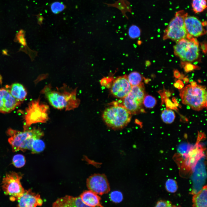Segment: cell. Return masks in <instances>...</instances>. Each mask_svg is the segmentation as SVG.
Returning a JSON list of instances; mask_svg holds the SVG:
<instances>
[{"mask_svg":"<svg viewBox=\"0 0 207 207\" xmlns=\"http://www.w3.org/2000/svg\"><path fill=\"white\" fill-rule=\"evenodd\" d=\"M17 200V207H37L41 206L43 204L40 195L32 192L31 189L25 190Z\"/></svg>","mask_w":207,"mask_h":207,"instance_id":"obj_14","label":"cell"},{"mask_svg":"<svg viewBox=\"0 0 207 207\" xmlns=\"http://www.w3.org/2000/svg\"><path fill=\"white\" fill-rule=\"evenodd\" d=\"M158 72L161 73V72H162V71H158Z\"/></svg>","mask_w":207,"mask_h":207,"instance_id":"obj_46","label":"cell"},{"mask_svg":"<svg viewBox=\"0 0 207 207\" xmlns=\"http://www.w3.org/2000/svg\"><path fill=\"white\" fill-rule=\"evenodd\" d=\"M132 86L130 84L127 76H120L113 82L111 89L112 94L115 97L123 98L130 92Z\"/></svg>","mask_w":207,"mask_h":207,"instance_id":"obj_13","label":"cell"},{"mask_svg":"<svg viewBox=\"0 0 207 207\" xmlns=\"http://www.w3.org/2000/svg\"><path fill=\"white\" fill-rule=\"evenodd\" d=\"M201 48L203 53L206 54L207 52V44L206 42H202L200 44Z\"/></svg>","mask_w":207,"mask_h":207,"instance_id":"obj_34","label":"cell"},{"mask_svg":"<svg viewBox=\"0 0 207 207\" xmlns=\"http://www.w3.org/2000/svg\"><path fill=\"white\" fill-rule=\"evenodd\" d=\"M21 103L11 95L9 90L0 89V112L9 113L14 110Z\"/></svg>","mask_w":207,"mask_h":207,"instance_id":"obj_12","label":"cell"},{"mask_svg":"<svg viewBox=\"0 0 207 207\" xmlns=\"http://www.w3.org/2000/svg\"><path fill=\"white\" fill-rule=\"evenodd\" d=\"M7 133L10 136L8 141L13 152L18 151L25 152L27 150H31L33 141L40 139L44 135L41 129L35 128L22 132L10 129L7 130Z\"/></svg>","mask_w":207,"mask_h":207,"instance_id":"obj_2","label":"cell"},{"mask_svg":"<svg viewBox=\"0 0 207 207\" xmlns=\"http://www.w3.org/2000/svg\"><path fill=\"white\" fill-rule=\"evenodd\" d=\"M190 83L191 86L192 87H195L198 85L196 82L195 81H193L190 82Z\"/></svg>","mask_w":207,"mask_h":207,"instance_id":"obj_37","label":"cell"},{"mask_svg":"<svg viewBox=\"0 0 207 207\" xmlns=\"http://www.w3.org/2000/svg\"><path fill=\"white\" fill-rule=\"evenodd\" d=\"M174 86L175 87L179 89H181L183 88L184 84L182 81L179 80L174 84Z\"/></svg>","mask_w":207,"mask_h":207,"instance_id":"obj_33","label":"cell"},{"mask_svg":"<svg viewBox=\"0 0 207 207\" xmlns=\"http://www.w3.org/2000/svg\"><path fill=\"white\" fill-rule=\"evenodd\" d=\"M128 80L132 86H137L141 83L143 77L138 72H133L127 76Z\"/></svg>","mask_w":207,"mask_h":207,"instance_id":"obj_20","label":"cell"},{"mask_svg":"<svg viewBox=\"0 0 207 207\" xmlns=\"http://www.w3.org/2000/svg\"><path fill=\"white\" fill-rule=\"evenodd\" d=\"M151 64L150 62L147 61L146 62V64L147 65V66H149Z\"/></svg>","mask_w":207,"mask_h":207,"instance_id":"obj_41","label":"cell"},{"mask_svg":"<svg viewBox=\"0 0 207 207\" xmlns=\"http://www.w3.org/2000/svg\"><path fill=\"white\" fill-rule=\"evenodd\" d=\"M155 62H156V61L155 60H154V61H153V62L154 63H155Z\"/></svg>","mask_w":207,"mask_h":207,"instance_id":"obj_47","label":"cell"},{"mask_svg":"<svg viewBox=\"0 0 207 207\" xmlns=\"http://www.w3.org/2000/svg\"><path fill=\"white\" fill-rule=\"evenodd\" d=\"M165 47H166L165 46H163V48H165Z\"/></svg>","mask_w":207,"mask_h":207,"instance_id":"obj_50","label":"cell"},{"mask_svg":"<svg viewBox=\"0 0 207 207\" xmlns=\"http://www.w3.org/2000/svg\"><path fill=\"white\" fill-rule=\"evenodd\" d=\"M182 103L193 110L200 111L207 106V91L205 86L197 85L195 87L189 85L180 91Z\"/></svg>","mask_w":207,"mask_h":207,"instance_id":"obj_3","label":"cell"},{"mask_svg":"<svg viewBox=\"0 0 207 207\" xmlns=\"http://www.w3.org/2000/svg\"><path fill=\"white\" fill-rule=\"evenodd\" d=\"M171 56L172 57H174V55H171Z\"/></svg>","mask_w":207,"mask_h":207,"instance_id":"obj_51","label":"cell"},{"mask_svg":"<svg viewBox=\"0 0 207 207\" xmlns=\"http://www.w3.org/2000/svg\"><path fill=\"white\" fill-rule=\"evenodd\" d=\"M182 63L183 64H184L183 65L184 66V71L186 72H188L194 70L198 69V66L192 64L190 63L184 62H182Z\"/></svg>","mask_w":207,"mask_h":207,"instance_id":"obj_31","label":"cell"},{"mask_svg":"<svg viewBox=\"0 0 207 207\" xmlns=\"http://www.w3.org/2000/svg\"><path fill=\"white\" fill-rule=\"evenodd\" d=\"M22 176L21 173L14 171L6 174L2 181V189L5 194L17 200L22 195L25 191L20 182Z\"/></svg>","mask_w":207,"mask_h":207,"instance_id":"obj_9","label":"cell"},{"mask_svg":"<svg viewBox=\"0 0 207 207\" xmlns=\"http://www.w3.org/2000/svg\"><path fill=\"white\" fill-rule=\"evenodd\" d=\"M186 39H188L189 40H191L193 38V37L192 35L189 34L187 33L186 36Z\"/></svg>","mask_w":207,"mask_h":207,"instance_id":"obj_39","label":"cell"},{"mask_svg":"<svg viewBox=\"0 0 207 207\" xmlns=\"http://www.w3.org/2000/svg\"><path fill=\"white\" fill-rule=\"evenodd\" d=\"M110 198L111 201L116 203L121 202L123 199L122 193L118 191L112 192L110 195Z\"/></svg>","mask_w":207,"mask_h":207,"instance_id":"obj_27","label":"cell"},{"mask_svg":"<svg viewBox=\"0 0 207 207\" xmlns=\"http://www.w3.org/2000/svg\"><path fill=\"white\" fill-rule=\"evenodd\" d=\"M157 31H158V32H159L160 31V29H158V30H157Z\"/></svg>","mask_w":207,"mask_h":207,"instance_id":"obj_44","label":"cell"},{"mask_svg":"<svg viewBox=\"0 0 207 207\" xmlns=\"http://www.w3.org/2000/svg\"><path fill=\"white\" fill-rule=\"evenodd\" d=\"M157 37H160V34H158V35H157Z\"/></svg>","mask_w":207,"mask_h":207,"instance_id":"obj_45","label":"cell"},{"mask_svg":"<svg viewBox=\"0 0 207 207\" xmlns=\"http://www.w3.org/2000/svg\"><path fill=\"white\" fill-rule=\"evenodd\" d=\"M173 48L175 54L184 62H192L199 57V43L196 38L182 39L177 41Z\"/></svg>","mask_w":207,"mask_h":207,"instance_id":"obj_6","label":"cell"},{"mask_svg":"<svg viewBox=\"0 0 207 207\" xmlns=\"http://www.w3.org/2000/svg\"><path fill=\"white\" fill-rule=\"evenodd\" d=\"M83 202L91 207H104L101 204V197L98 194L91 191H85L80 195Z\"/></svg>","mask_w":207,"mask_h":207,"instance_id":"obj_17","label":"cell"},{"mask_svg":"<svg viewBox=\"0 0 207 207\" xmlns=\"http://www.w3.org/2000/svg\"><path fill=\"white\" fill-rule=\"evenodd\" d=\"M165 187L166 190L169 192L174 193L178 189L177 182L173 179H168L166 182Z\"/></svg>","mask_w":207,"mask_h":207,"instance_id":"obj_26","label":"cell"},{"mask_svg":"<svg viewBox=\"0 0 207 207\" xmlns=\"http://www.w3.org/2000/svg\"><path fill=\"white\" fill-rule=\"evenodd\" d=\"M153 38H154V37H151V39H153Z\"/></svg>","mask_w":207,"mask_h":207,"instance_id":"obj_52","label":"cell"},{"mask_svg":"<svg viewBox=\"0 0 207 207\" xmlns=\"http://www.w3.org/2000/svg\"><path fill=\"white\" fill-rule=\"evenodd\" d=\"M87 185L89 189L97 194L102 195L110 191L109 183L104 174H95L87 179Z\"/></svg>","mask_w":207,"mask_h":207,"instance_id":"obj_10","label":"cell"},{"mask_svg":"<svg viewBox=\"0 0 207 207\" xmlns=\"http://www.w3.org/2000/svg\"><path fill=\"white\" fill-rule=\"evenodd\" d=\"M184 75L183 74H181L179 78V79H183V78H184Z\"/></svg>","mask_w":207,"mask_h":207,"instance_id":"obj_40","label":"cell"},{"mask_svg":"<svg viewBox=\"0 0 207 207\" xmlns=\"http://www.w3.org/2000/svg\"><path fill=\"white\" fill-rule=\"evenodd\" d=\"M163 91L166 97L168 98L170 96L171 93L169 91L165 90L164 89Z\"/></svg>","mask_w":207,"mask_h":207,"instance_id":"obj_36","label":"cell"},{"mask_svg":"<svg viewBox=\"0 0 207 207\" xmlns=\"http://www.w3.org/2000/svg\"><path fill=\"white\" fill-rule=\"evenodd\" d=\"M154 207H176L168 200H160L158 201Z\"/></svg>","mask_w":207,"mask_h":207,"instance_id":"obj_30","label":"cell"},{"mask_svg":"<svg viewBox=\"0 0 207 207\" xmlns=\"http://www.w3.org/2000/svg\"><path fill=\"white\" fill-rule=\"evenodd\" d=\"M181 74L179 71L177 70H175L174 71V76L176 78H179L180 77Z\"/></svg>","mask_w":207,"mask_h":207,"instance_id":"obj_35","label":"cell"},{"mask_svg":"<svg viewBox=\"0 0 207 207\" xmlns=\"http://www.w3.org/2000/svg\"><path fill=\"white\" fill-rule=\"evenodd\" d=\"M131 114L123 105L114 104L105 109L102 117L108 126L118 130L124 128L130 122Z\"/></svg>","mask_w":207,"mask_h":207,"instance_id":"obj_4","label":"cell"},{"mask_svg":"<svg viewBox=\"0 0 207 207\" xmlns=\"http://www.w3.org/2000/svg\"><path fill=\"white\" fill-rule=\"evenodd\" d=\"M45 147V145L43 141L40 139H36L32 143L31 153L32 154L40 153L44 150Z\"/></svg>","mask_w":207,"mask_h":207,"instance_id":"obj_23","label":"cell"},{"mask_svg":"<svg viewBox=\"0 0 207 207\" xmlns=\"http://www.w3.org/2000/svg\"><path fill=\"white\" fill-rule=\"evenodd\" d=\"M164 102L165 103L166 108L170 109H177L174 103L168 98H166L164 100Z\"/></svg>","mask_w":207,"mask_h":207,"instance_id":"obj_32","label":"cell"},{"mask_svg":"<svg viewBox=\"0 0 207 207\" xmlns=\"http://www.w3.org/2000/svg\"><path fill=\"white\" fill-rule=\"evenodd\" d=\"M65 8V5L61 2H55L51 5V9L52 12L54 14H57L62 11Z\"/></svg>","mask_w":207,"mask_h":207,"instance_id":"obj_28","label":"cell"},{"mask_svg":"<svg viewBox=\"0 0 207 207\" xmlns=\"http://www.w3.org/2000/svg\"><path fill=\"white\" fill-rule=\"evenodd\" d=\"M188 15L183 10L177 12L175 17L164 30V40L168 39L177 41L186 37L187 32L185 24V19Z\"/></svg>","mask_w":207,"mask_h":207,"instance_id":"obj_7","label":"cell"},{"mask_svg":"<svg viewBox=\"0 0 207 207\" xmlns=\"http://www.w3.org/2000/svg\"><path fill=\"white\" fill-rule=\"evenodd\" d=\"M171 61H172V60H169V61L170 62H171Z\"/></svg>","mask_w":207,"mask_h":207,"instance_id":"obj_49","label":"cell"},{"mask_svg":"<svg viewBox=\"0 0 207 207\" xmlns=\"http://www.w3.org/2000/svg\"><path fill=\"white\" fill-rule=\"evenodd\" d=\"M177 61H176V63H177Z\"/></svg>","mask_w":207,"mask_h":207,"instance_id":"obj_53","label":"cell"},{"mask_svg":"<svg viewBox=\"0 0 207 207\" xmlns=\"http://www.w3.org/2000/svg\"><path fill=\"white\" fill-rule=\"evenodd\" d=\"M175 114L171 109L167 108L162 112L161 114V118L165 123L171 124L174 120Z\"/></svg>","mask_w":207,"mask_h":207,"instance_id":"obj_22","label":"cell"},{"mask_svg":"<svg viewBox=\"0 0 207 207\" xmlns=\"http://www.w3.org/2000/svg\"><path fill=\"white\" fill-rule=\"evenodd\" d=\"M207 186L203 187L192 198L193 207H207Z\"/></svg>","mask_w":207,"mask_h":207,"instance_id":"obj_18","label":"cell"},{"mask_svg":"<svg viewBox=\"0 0 207 207\" xmlns=\"http://www.w3.org/2000/svg\"><path fill=\"white\" fill-rule=\"evenodd\" d=\"M129 36L134 39L139 37L141 34L140 29L135 25L131 26L129 28Z\"/></svg>","mask_w":207,"mask_h":207,"instance_id":"obj_29","label":"cell"},{"mask_svg":"<svg viewBox=\"0 0 207 207\" xmlns=\"http://www.w3.org/2000/svg\"><path fill=\"white\" fill-rule=\"evenodd\" d=\"M145 96V88L143 83L132 86L131 90L123 98V106L131 114H136L139 111L145 112L141 109L143 99Z\"/></svg>","mask_w":207,"mask_h":207,"instance_id":"obj_8","label":"cell"},{"mask_svg":"<svg viewBox=\"0 0 207 207\" xmlns=\"http://www.w3.org/2000/svg\"><path fill=\"white\" fill-rule=\"evenodd\" d=\"M9 90L13 97L21 102L24 100L27 95V91L24 87L19 83L12 84Z\"/></svg>","mask_w":207,"mask_h":207,"instance_id":"obj_19","label":"cell"},{"mask_svg":"<svg viewBox=\"0 0 207 207\" xmlns=\"http://www.w3.org/2000/svg\"><path fill=\"white\" fill-rule=\"evenodd\" d=\"M53 207H91L85 204L80 197L70 195L58 199L53 203Z\"/></svg>","mask_w":207,"mask_h":207,"instance_id":"obj_16","label":"cell"},{"mask_svg":"<svg viewBox=\"0 0 207 207\" xmlns=\"http://www.w3.org/2000/svg\"><path fill=\"white\" fill-rule=\"evenodd\" d=\"M183 81H184V83H188L189 81V79L186 77H184L183 79Z\"/></svg>","mask_w":207,"mask_h":207,"instance_id":"obj_38","label":"cell"},{"mask_svg":"<svg viewBox=\"0 0 207 207\" xmlns=\"http://www.w3.org/2000/svg\"><path fill=\"white\" fill-rule=\"evenodd\" d=\"M192 76H194V73H192Z\"/></svg>","mask_w":207,"mask_h":207,"instance_id":"obj_48","label":"cell"},{"mask_svg":"<svg viewBox=\"0 0 207 207\" xmlns=\"http://www.w3.org/2000/svg\"><path fill=\"white\" fill-rule=\"evenodd\" d=\"M184 21L187 32L192 36L198 37L206 33L202 23L196 17L187 15Z\"/></svg>","mask_w":207,"mask_h":207,"instance_id":"obj_15","label":"cell"},{"mask_svg":"<svg viewBox=\"0 0 207 207\" xmlns=\"http://www.w3.org/2000/svg\"><path fill=\"white\" fill-rule=\"evenodd\" d=\"M49 109L48 105L41 103L39 98L30 102L24 116V131L28 129L32 124L47 122L49 118Z\"/></svg>","mask_w":207,"mask_h":207,"instance_id":"obj_5","label":"cell"},{"mask_svg":"<svg viewBox=\"0 0 207 207\" xmlns=\"http://www.w3.org/2000/svg\"><path fill=\"white\" fill-rule=\"evenodd\" d=\"M77 90L76 88L72 89L65 84L55 89L48 85L44 87L41 93L54 108L70 111L77 108L80 104V100L77 97Z\"/></svg>","mask_w":207,"mask_h":207,"instance_id":"obj_1","label":"cell"},{"mask_svg":"<svg viewBox=\"0 0 207 207\" xmlns=\"http://www.w3.org/2000/svg\"><path fill=\"white\" fill-rule=\"evenodd\" d=\"M189 147H188L185 152L182 154L184 158L183 162L185 166L187 169L192 170L198 161L204 155L203 149L198 143Z\"/></svg>","mask_w":207,"mask_h":207,"instance_id":"obj_11","label":"cell"},{"mask_svg":"<svg viewBox=\"0 0 207 207\" xmlns=\"http://www.w3.org/2000/svg\"><path fill=\"white\" fill-rule=\"evenodd\" d=\"M203 26H206V22L204 21L202 23Z\"/></svg>","mask_w":207,"mask_h":207,"instance_id":"obj_42","label":"cell"},{"mask_svg":"<svg viewBox=\"0 0 207 207\" xmlns=\"http://www.w3.org/2000/svg\"><path fill=\"white\" fill-rule=\"evenodd\" d=\"M191 4L193 10L195 13H201L207 7L206 0H192Z\"/></svg>","mask_w":207,"mask_h":207,"instance_id":"obj_21","label":"cell"},{"mask_svg":"<svg viewBox=\"0 0 207 207\" xmlns=\"http://www.w3.org/2000/svg\"><path fill=\"white\" fill-rule=\"evenodd\" d=\"M156 100L154 97L147 95L145 96L143 103L146 108H152L156 105Z\"/></svg>","mask_w":207,"mask_h":207,"instance_id":"obj_25","label":"cell"},{"mask_svg":"<svg viewBox=\"0 0 207 207\" xmlns=\"http://www.w3.org/2000/svg\"><path fill=\"white\" fill-rule=\"evenodd\" d=\"M198 61H195V62L193 63V65H195L196 64H198Z\"/></svg>","mask_w":207,"mask_h":207,"instance_id":"obj_43","label":"cell"},{"mask_svg":"<svg viewBox=\"0 0 207 207\" xmlns=\"http://www.w3.org/2000/svg\"><path fill=\"white\" fill-rule=\"evenodd\" d=\"M25 157L22 155L17 154L14 155L13 158L12 163L16 168H21L25 165Z\"/></svg>","mask_w":207,"mask_h":207,"instance_id":"obj_24","label":"cell"}]
</instances>
